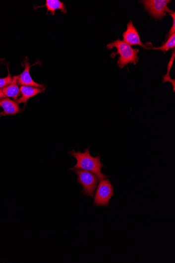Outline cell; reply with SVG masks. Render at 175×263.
<instances>
[{"instance_id": "cell-4", "label": "cell", "mask_w": 175, "mask_h": 263, "mask_svg": "<svg viewBox=\"0 0 175 263\" xmlns=\"http://www.w3.org/2000/svg\"><path fill=\"white\" fill-rule=\"evenodd\" d=\"M172 2L171 0H144L140 2L145 10L148 12L152 19L162 20L170 10L168 6Z\"/></svg>"}, {"instance_id": "cell-6", "label": "cell", "mask_w": 175, "mask_h": 263, "mask_svg": "<svg viewBox=\"0 0 175 263\" xmlns=\"http://www.w3.org/2000/svg\"><path fill=\"white\" fill-rule=\"evenodd\" d=\"M123 39L124 42L133 46V45H140L146 50L152 48V43L143 44L140 39V36L134 26L132 21H129L127 24V30L123 33Z\"/></svg>"}, {"instance_id": "cell-10", "label": "cell", "mask_w": 175, "mask_h": 263, "mask_svg": "<svg viewBox=\"0 0 175 263\" xmlns=\"http://www.w3.org/2000/svg\"><path fill=\"white\" fill-rule=\"evenodd\" d=\"M19 75L13 77L11 83L2 89L3 92L7 98H13L17 99L21 95L20 87L17 84V80Z\"/></svg>"}, {"instance_id": "cell-16", "label": "cell", "mask_w": 175, "mask_h": 263, "mask_svg": "<svg viewBox=\"0 0 175 263\" xmlns=\"http://www.w3.org/2000/svg\"><path fill=\"white\" fill-rule=\"evenodd\" d=\"M5 98H6V96H5L3 92L2 89H0V99H2Z\"/></svg>"}, {"instance_id": "cell-3", "label": "cell", "mask_w": 175, "mask_h": 263, "mask_svg": "<svg viewBox=\"0 0 175 263\" xmlns=\"http://www.w3.org/2000/svg\"><path fill=\"white\" fill-rule=\"evenodd\" d=\"M72 171L78 176L77 183L83 187L81 194L94 197L99 180L97 176L93 172L84 170L74 169Z\"/></svg>"}, {"instance_id": "cell-2", "label": "cell", "mask_w": 175, "mask_h": 263, "mask_svg": "<svg viewBox=\"0 0 175 263\" xmlns=\"http://www.w3.org/2000/svg\"><path fill=\"white\" fill-rule=\"evenodd\" d=\"M107 48L109 50L116 48L117 52H113L111 54L112 59H115L118 54L119 56L117 63L119 68H123L128 64L136 65L139 61V58L137 54L140 50L137 49H133L129 45L119 38L113 42L108 44Z\"/></svg>"}, {"instance_id": "cell-7", "label": "cell", "mask_w": 175, "mask_h": 263, "mask_svg": "<svg viewBox=\"0 0 175 263\" xmlns=\"http://www.w3.org/2000/svg\"><path fill=\"white\" fill-rule=\"evenodd\" d=\"M22 65L24 66V70L22 73L19 75V77H18L17 80L18 85L21 86H27L43 88L44 85L43 84L37 83L33 80L30 72V63L27 58L24 59Z\"/></svg>"}, {"instance_id": "cell-5", "label": "cell", "mask_w": 175, "mask_h": 263, "mask_svg": "<svg viewBox=\"0 0 175 263\" xmlns=\"http://www.w3.org/2000/svg\"><path fill=\"white\" fill-rule=\"evenodd\" d=\"M115 195L114 186L110 181L105 179L100 181L97 187L94 205L108 207L110 199Z\"/></svg>"}, {"instance_id": "cell-8", "label": "cell", "mask_w": 175, "mask_h": 263, "mask_svg": "<svg viewBox=\"0 0 175 263\" xmlns=\"http://www.w3.org/2000/svg\"><path fill=\"white\" fill-rule=\"evenodd\" d=\"M0 107L3 108V112L0 113L1 116L15 115L22 112L19 105L10 98L0 99Z\"/></svg>"}, {"instance_id": "cell-1", "label": "cell", "mask_w": 175, "mask_h": 263, "mask_svg": "<svg viewBox=\"0 0 175 263\" xmlns=\"http://www.w3.org/2000/svg\"><path fill=\"white\" fill-rule=\"evenodd\" d=\"M69 154L77 160L76 165L69 170L80 169L93 172L100 181L109 178V176L103 174L101 172V169L104 168L105 166L100 160V156L98 155L94 157L91 156L89 147L86 149L84 152L76 151L73 149Z\"/></svg>"}, {"instance_id": "cell-14", "label": "cell", "mask_w": 175, "mask_h": 263, "mask_svg": "<svg viewBox=\"0 0 175 263\" xmlns=\"http://www.w3.org/2000/svg\"><path fill=\"white\" fill-rule=\"evenodd\" d=\"M8 68V75L6 77L2 78H0V89H3L6 86H7L8 85H10L13 80V77L10 74V71H9Z\"/></svg>"}, {"instance_id": "cell-11", "label": "cell", "mask_w": 175, "mask_h": 263, "mask_svg": "<svg viewBox=\"0 0 175 263\" xmlns=\"http://www.w3.org/2000/svg\"><path fill=\"white\" fill-rule=\"evenodd\" d=\"M43 6L47 8V12H50L53 15H55V11L59 10L64 14H67V9L65 5L59 0H47L46 4Z\"/></svg>"}, {"instance_id": "cell-12", "label": "cell", "mask_w": 175, "mask_h": 263, "mask_svg": "<svg viewBox=\"0 0 175 263\" xmlns=\"http://www.w3.org/2000/svg\"><path fill=\"white\" fill-rule=\"evenodd\" d=\"M175 34H174L164 43L161 47H152L149 50H160L166 54L170 50H175Z\"/></svg>"}, {"instance_id": "cell-9", "label": "cell", "mask_w": 175, "mask_h": 263, "mask_svg": "<svg viewBox=\"0 0 175 263\" xmlns=\"http://www.w3.org/2000/svg\"><path fill=\"white\" fill-rule=\"evenodd\" d=\"M45 88H41L32 86H22L20 87L22 97L16 100L18 104H26L30 98L44 92Z\"/></svg>"}, {"instance_id": "cell-15", "label": "cell", "mask_w": 175, "mask_h": 263, "mask_svg": "<svg viewBox=\"0 0 175 263\" xmlns=\"http://www.w3.org/2000/svg\"><path fill=\"white\" fill-rule=\"evenodd\" d=\"M168 14L173 17V23L170 32L168 33L167 36H166L165 41H167L171 36L175 34V12L171 10Z\"/></svg>"}, {"instance_id": "cell-13", "label": "cell", "mask_w": 175, "mask_h": 263, "mask_svg": "<svg viewBox=\"0 0 175 263\" xmlns=\"http://www.w3.org/2000/svg\"><path fill=\"white\" fill-rule=\"evenodd\" d=\"M175 50L173 51V55L172 56V58L169 63V65L168 66V72L167 74H166L164 76H163V83H165L166 82H170L172 85L173 87V91L174 92H175V79H173L171 76H170V71L171 70V68L172 67L174 60H175Z\"/></svg>"}]
</instances>
